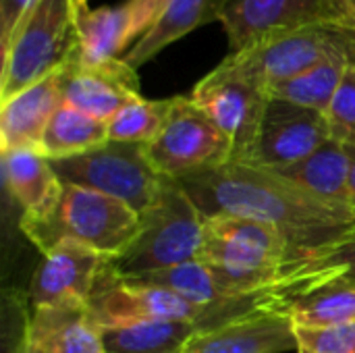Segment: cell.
<instances>
[{"label": "cell", "mask_w": 355, "mask_h": 353, "mask_svg": "<svg viewBox=\"0 0 355 353\" xmlns=\"http://www.w3.org/2000/svg\"><path fill=\"white\" fill-rule=\"evenodd\" d=\"M179 183L204 216L231 214L277 227L291 243V256L355 229L352 208L327 204L268 169L229 162Z\"/></svg>", "instance_id": "cell-1"}, {"label": "cell", "mask_w": 355, "mask_h": 353, "mask_svg": "<svg viewBox=\"0 0 355 353\" xmlns=\"http://www.w3.org/2000/svg\"><path fill=\"white\" fill-rule=\"evenodd\" d=\"M291 256V243L272 225L214 214L204 221L200 262L210 270L220 291L233 300H254L281 275Z\"/></svg>", "instance_id": "cell-2"}, {"label": "cell", "mask_w": 355, "mask_h": 353, "mask_svg": "<svg viewBox=\"0 0 355 353\" xmlns=\"http://www.w3.org/2000/svg\"><path fill=\"white\" fill-rule=\"evenodd\" d=\"M19 225L42 254L62 241H75L110 260L135 237L139 229V212L116 198L62 183L56 204L46 214L21 216Z\"/></svg>", "instance_id": "cell-3"}, {"label": "cell", "mask_w": 355, "mask_h": 353, "mask_svg": "<svg viewBox=\"0 0 355 353\" xmlns=\"http://www.w3.org/2000/svg\"><path fill=\"white\" fill-rule=\"evenodd\" d=\"M204 221L206 216L181 183L164 177L156 200L139 214L135 237L108 260V268L129 279L193 262L200 258Z\"/></svg>", "instance_id": "cell-4"}, {"label": "cell", "mask_w": 355, "mask_h": 353, "mask_svg": "<svg viewBox=\"0 0 355 353\" xmlns=\"http://www.w3.org/2000/svg\"><path fill=\"white\" fill-rule=\"evenodd\" d=\"M83 0H35L2 48L0 102L58 73L79 48Z\"/></svg>", "instance_id": "cell-5"}, {"label": "cell", "mask_w": 355, "mask_h": 353, "mask_svg": "<svg viewBox=\"0 0 355 353\" xmlns=\"http://www.w3.org/2000/svg\"><path fill=\"white\" fill-rule=\"evenodd\" d=\"M50 164L62 183L116 198L139 214L156 200L164 181L141 144L108 139L83 154L50 160Z\"/></svg>", "instance_id": "cell-6"}, {"label": "cell", "mask_w": 355, "mask_h": 353, "mask_svg": "<svg viewBox=\"0 0 355 353\" xmlns=\"http://www.w3.org/2000/svg\"><path fill=\"white\" fill-rule=\"evenodd\" d=\"M146 152L152 166L173 181L220 169L233 158L229 139L191 96L171 98L166 121Z\"/></svg>", "instance_id": "cell-7"}, {"label": "cell", "mask_w": 355, "mask_h": 353, "mask_svg": "<svg viewBox=\"0 0 355 353\" xmlns=\"http://www.w3.org/2000/svg\"><path fill=\"white\" fill-rule=\"evenodd\" d=\"M339 54L355 56V31L308 27L258 40L243 50L231 52L223 62L270 89Z\"/></svg>", "instance_id": "cell-8"}, {"label": "cell", "mask_w": 355, "mask_h": 353, "mask_svg": "<svg viewBox=\"0 0 355 353\" xmlns=\"http://www.w3.org/2000/svg\"><path fill=\"white\" fill-rule=\"evenodd\" d=\"M191 100L229 139L233 150L231 162H248L270 102L268 89L256 79L220 62L198 81Z\"/></svg>", "instance_id": "cell-9"}, {"label": "cell", "mask_w": 355, "mask_h": 353, "mask_svg": "<svg viewBox=\"0 0 355 353\" xmlns=\"http://www.w3.org/2000/svg\"><path fill=\"white\" fill-rule=\"evenodd\" d=\"M231 52L275 33L308 27H339L355 31V21L343 0H229L218 21Z\"/></svg>", "instance_id": "cell-10"}, {"label": "cell", "mask_w": 355, "mask_h": 353, "mask_svg": "<svg viewBox=\"0 0 355 353\" xmlns=\"http://www.w3.org/2000/svg\"><path fill=\"white\" fill-rule=\"evenodd\" d=\"M85 310L100 331L123 329L152 320H191L200 322L202 327L218 325L212 312L183 300L173 291L116 277L108 268V262L100 273Z\"/></svg>", "instance_id": "cell-11"}, {"label": "cell", "mask_w": 355, "mask_h": 353, "mask_svg": "<svg viewBox=\"0 0 355 353\" xmlns=\"http://www.w3.org/2000/svg\"><path fill=\"white\" fill-rule=\"evenodd\" d=\"M331 139L327 114L287 100L270 98L254 152L248 162L258 169H287Z\"/></svg>", "instance_id": "cell-12"}, {"label": "cell", "mask_w": 355, "mask_h": 353, "mask_svg": "<svg viewBox=\"0 0 355 353\" xmlns=\"http://www.w3.org/2000/svg\"><path fill=\"white\" fill-rule=\"evenodd\" d=\"M333 285L355 287V229L318 248L293 254L279 279L254 302L256 308L281 310L300 295Z\"/></svg>", "instance_id": "cell-13"}, {"label": "cell", "mask_w": 355, "mask_h": 353, "mask_svg": "<svg viewBox=\"0 0 355 353\" xmlns=\"http://www.w3.org/2000/svg\"><path fill=\"white\" fill-rule=\"evenodd\" d=\"M108 258L75 241H62L44 254L35 268L27 302L31 308L85 306Z\"/></svg>", "instance_id": "cell-14"}, {"label": "cell", "mask_w": 355, "mask_h": 353, "mask_svg": "<svg viewBox=\"0 0 355 353\" xmlns=\"http://www.w3.org/2000/svg\"><path fill=\"white\" fill-rule=\"evenodd\" d=\"M295 347V325L287 312L252 308L218 325L202 327L179 353H285Z\"/></svg>", "instance_id": "cell-15"}, {"label": "cell", "mask_w": 355, "mask_h": 353, "mask_svg": "<svg viewBox=\"0 0 355 353\" xmlns=\"http://www.w3.org/2000/svg\"><path fill=\"white\" fill-rule=\"evenodd\" d=\"M62 102L108 123L129 102L141 98L137 71L123 58L83 64L71 60L60 69Z\"/></svg>", "instance_id": "cell-16"}, {"label": "cell", "mask_w": 355, "mask_h": 353, "mask_svg": "<svg viewBox=\"0 0 355 353\" xmlns=\"http://www.w3.org/2000/svg\"><path fill=\"white\" fill-rule=\"evenodd\" d=\"M23 353H106L102 331L92 322L85 306L31 308Z\"/></svg>", "instance_id": "cell-17"}, {"label": "cell", "mask_w": 355, "mask_h": 353, "mask_svg": "<svg viewBox=\"0 0 355 353\" xmlns=\"http://www.w3.org/2000/svg\"><path fill=\"white\" fill-rule=\"evenodd\" d=\"M62 104L60 71L0 102V152L37 148L44 131Z\"/></svg>", "instance_id": "cell-18"}, {"label": "cell", "mask_w": 355, "mask_h": 353, "mask_svg": "<svg viewBox=\"0 0 355 353\" xmlns=\"http://www.w3.org/2000/svg\"><path fill=\"white\" fill-rule=\"evenodd\" d=\"M310 196L349 208V177H352V148L349 144H343L335 137L327 139L318 150H314L304 160L272 171Z\"/></svg>", "instance_id": "cell-19"}, {"label": "cell", "mask_w": 355, "mask_h": 353, "mask_svg": "<svg viewBox=\"0 0 355 353\" xmlns=\"http://www.w3.org/2000/svg\"><path fill=\"white\" fill-rule=\"evenodd\" d=\"M4 185L15 202L23 208V216L46 214L60 196V179L50 158L37 148H15L0 152Z\"/></svg>", "instance_id": "cell-20"}, {"label": "cell", "mask_w": 355, "mask_h": 353, "mask_svg": "<svg viewBox=\"0 0 355 353\" xmlns=\"http://www.w3.org/2000/svg\"><path fill=\"white\" fill-rule=\"evenodd\" d=\"M227 2L229 0H171L152 27L129 48L123 60L137 71L183 35L212 21H220Z\"/></svg>", "instance_id": "cell-21"}, {"label": "cell", "mask_w": 355, "mask_h": 353, "mask_svg": "<svg viewBox=\"0 0 355 353\" xmlns=\"http://www.w3.org/2000/svg\"><path fill=\"white\" fill-rule=\"evenodd\" d=\"M133 46L131 15L127 2L114 6H79V48L73 60L100 64L123 58Z\"/></svg>", "instance_id": "cell-22"}, {"label": "cell", "mask_w": 355, "mask_h": 353, "mask_svg": "<svg viewBox=\"0 0 355 353\" xmlns=\"http://www.w3.org/2000/svg\"><path fill=\"white\" fill-rule=\"evenodd\" d=\"M202 329L191 320H152L102 331L106 353H179Z\"/></svg>", "instance_id": "cell-23"}, {"label": "cell", "mask_w": 355, "mask_h": 353, "mask_svg": "<svg viewBox=\"0 0 355 353\" xmlns=\"http://www.w3.org/2000/svg\"><path fill=\"white\" fill-rule=\"evenodd\" d=\"M104 141H108V123L62 102L44 131L40 152L50 160H58L94 150Z\"/></svg>", "instance_id": "cell-24"}, {"label": "cell", "mask_w": 355, "mask_h": 353, "mask_svg": "<svg viewBox=\"0 0 355 353\" xmlns=\"http://www.w3.org/2000/svg\"><path fill=\"white\" fill-rule=\"evenodd\" d=\"M354 60L355 56H349V54L331 56V58L314 64L312 69L272 85L268 89V94H270V98L287 100V102H293V104H300V106H306L312 110L327 112L339 83L345 75V69Z\"/></svg>", "instance_id": "cell-25"}, {"label": "cell", "mask_w": 355, "mask_h": 353, "mask_svg": "<svg viewBox=\"0 0 355 353\" xmlns=\"http://www.w3.org/2000/svg\"><path fill=\"white\" fill-rule=\"evenodd\" d=\"M287 312L295 327H333L355 320V287H324L287 302Z\"/></svg>", "instance_id": "cell-26"}, {"label": "cell", "mask_w": 355, "mask_h": 353, "mask_svg": "<svg viewBox=\"0 0 355 353\" xmlns=\"http://www.w3.org/2000/svg\"><path fill=\"white\" fill-rule=\"evenodd\" d=\"M168 110H171V98L168 100L137 98L129 102L125 108H121L108 121V139L148 146L160 133Z\"/></svg>", "instance_id": "cell-27"}, {"label": "cell", "mask_w": 355, "mask_h": 353, "mask_svg": "<svg viewBox=\"0 0 355 353\" xmlns=\"http://www.w3.org/2000/svg\"><path fill=\"white\" fill-rule=\"evenodd\" d=\"M297 353H355V320L333 327H295Z\"/></svg>", "instance_id": "cell-28"}, {"label": "cell", "mask_w": 355, "mask_h": 353, "mask_svg": "<svg viewBox=\"0 0 355 353\" xmlns=\"http://www.w3.org/2000/svg\"><path fill=\"white\" fill-rule=\"evenodd\" d=\"M324 114L331 137L355 146V60L345 69V75Z\"/></svg>", "instance_id": "cell-29"}, {"label": "cell", "mask_w": 355, "mask_h": 353, "mask_svg": "<svg viewBox=\"0 0 355 353\" xmlns=\"http://www.w3.org/2000/svg\"><path fill=\"white\" fill-rule=\"evenodd\" d=\"M27 316L23 298L17 293L4 295V308H2V353H23V337L27 327Z\"/></svg>", "instance_id": "cell-30"}, {"label": "cell", "mask_w": 355, "mask_h": 353, "mask_svg": "<svg viewBox=\"0 0 355 353\" xmlns=\"http://www.w3.org/2000/svg\"><path fill=\"white\" fill-rule=\"evenodd\" d=\"M129 15H131V35L133 44L152 27V23L158 19V15L164 10V6L171 0H125Z\"/></svg>", "instance_id": "cell-31"}, {"label": "cell", "mask_w": 355, "mask_h": 353, "mask_svg": "<svg viewBox=\"0 0 355 353\" xmlns=\"http://www.w3.org/2000/svg\"><path fill=\"white\" fill-rule=\"evenodd\" d=\"M35 0H0V48H4Z\"/></svg>", "instance_id": "cell-32"}, {"label": "cell", "mask_w": 355, "mask_h": 353, "mask_svg": "<svg viewBox=\"0 0 355 353\" xmlns=\"http://www.w3.org/2000/svg\"><path fill=\"white\" fill-rule=\"evenodd\" d=\"M352 148V177H349V208L355 212V146L349 144Z\"/></svg>", "instance_id": "cell-33"}, {"label": "cell", "mask_w": 355, "mask_h": 353, "mask_svg": "<svg viewBox=\"0 0 355 353\" xmlns=\"http://www.w3.org/2000/svg\"><path fill=\"white\" fill-rule=\"evenodd\" d=\"M343 2H345L347 10L352 12V17H354V21H355V0H343Z\"/></svg>", "instance_id": "cell-34"}]
</instances>
